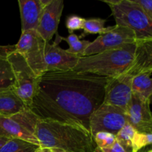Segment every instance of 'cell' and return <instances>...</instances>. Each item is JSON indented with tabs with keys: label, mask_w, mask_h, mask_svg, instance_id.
Returning <instances> with one entry per match:
<instances>
[{
	"label": "cell",
	"mask_w": 152,
	"mask_h": 152,
	"mask_svg": "<svg viewBox=\"0 0 152 152\" xmlns=\"http://www.w3.org/2000/svg\"><path fill=\"white\" fill-rule=\"evenodd\" d=\"M107 80L90 73L48 71L39 77L29 109L42 120L78 126L90 132V117L103 102Z\"/></svg>",
	"instance_id": "6da1fadb"
},
{
	"label": "cell",
	"mask_w": 152,
	"mask_h": 152,
	"mask_svg": "<svg viewBox=\"0 0 152 152\" xmlns=\"http://www.w3.org/2000/svg\"><path fill=\"white\" fill-rule=\"evenodd\" d=\"M39 147L65 152H94L96 145L91 132L78 126L39 119L35 131Z\"/></svg>",
	"instance_id": "7a4b0ae2"
},
{
	"label": "cell",
	"mask_w": 152,
	"mask_h": 152,
	"mask_svg": "<svg viewBox=\"0 0 152 152\" xmlns=\"http://www.w3.org/2000/svg\"><path fill=\"white\" fill-rule=\"evenodd\" d=\"M136 42L120 48L80 57L73 71L111 78L125 74L134 59Z\"/></svg>",
	"instance_id": "3957f363"
},
{
	"label": "cell",
	"mask_w": 152,
	"mask_h": 152,
	"mask_svg": "<svg viewBox=\"0 0 152 152\" xmlns=\"http://www.w3.org/2000/svg\"><path fill=\"white\" fill-rule=\"evenodd\" d=\"M109 6L116 25L134 31L137 40L152 39V19L134 0H103Z\"/></svg>",
	"instance_id": "277c9868"
},
{
	"label": "cell",
	"mask_w": 152,
	"mask_h": 152,
	"mask_svg": "<svg viewBox=\"0 0 152 152\" xmlns=\"http://www.w3.org/2000/svg\"><path fill=\"white\" fill-rule=\"evenodd\" d=\"M39 119L30 109L8 117L0 115V137L21 140L39 146L35 135Z\"/></svg>",
	"instance_id": "5b68a950"
},
{
	"label": "cell",
	"mask_w": 152,
	"mask_h": 152,
	"mask_svg": "<svg viewBox=\"0 0 152 152\" xmlns=\"http://www.w3.org/2000/svg\"><path fill=\"white\" fill-rule=\"evenodd\" d=\"M7 60L11 65L14 75L13 91L29 108L37 92L39 77L34 74L24 58L17 52L10 53L7 56Z\"/></svg>",
	"instance_id": "8992f818"
},
{
	"label": "cell",
	"mask_w": 152,
	"mask_h": 152,
	"mask_svg": "<svg viewBox=\"0 0 152 152\" xmlns=\"http://www.w3.org/2000/svg\"><path fill=\"white\" fill-rule=\"evenodd\" d=\"M47 42L37 31H28L21 34L16 50L21 55L37 77L47 72L45 62V48Z\"/></svg>",
	"instance_id": "52a82bcc"
},
{
	"label": "cell",
	"mask_w": 152,
	"mask_h": 152,
	"mask_svg": "<svg viewBox=\"0 0 152 152\" xmlns=\"http://www.w3.org/2000/svg\"><path fill=\"white\" fill-rule=\"evenodd\" d=\"M127 123L126 111L102 102L90 117L91 134L94 138L98 132H105L116 136Z\"/></svg>",
	"instance_id": "ba28073f"
},
{
	"label": "cell",
	"mask_w": 152,
	"mask_h": 152,
	"mask_svg": "<svg viewBox=\"0 0 152 152\" xmlns=\"http://www.w3.org/2000/svg\"><path fill=\"white\" fill-rule=\"evenodd\" d=\"M136 41V36L133 31L127 27L116 25L110 27L106 33L101 34L91 42L85 51L84 56L120 48L126 45L135 43Z\"/></svg>",
	"instance_id": "9c48e42d"
},
{
	"label": "cell",
	"mask_w": 152,
	"mask_h": 152,
	"mask_svg": "<svg viewBox=\"0 0 152 152\" xmlns=\"http://www.w3.org/2000/svg\"><path fill=\"white\" fill-rule=\"evenodd\" d=\"M133 77L123 74L108 78L105 86L103 103L117 107L126 111L132 98Z\"/></svg>",
	"instance_id": "30bf717a"
},
{
	"label": "cell",
	"mask_w": 152,
	"mask_h": 152,
	"mask_svg": "<svg viewBox=\"0 0 152 152\" xmlns=\"http://www.w3.org/2000/svg\"><path fill=\"white\" fill-rule=\"evenodd\" d=\"M149 100L132 95L126 110L127 122L140 133L152 134V112Z\"/></svg>",
	"instance_id": "8fae6325"
},
{
	"label": "cell",
	"mask_w": 152,
	"mask_h": 152,
	"mask_svg": "<svg viewBox=\"0 0 152 152\" xmlns=\"http://www.w3.org/2000/svg\"><path fill=\"white\" fill-rule=\"evenodd\" d=\"M80 57L68 53L58 45V43L46 42L45 48V62L48 71H73L79 62Z\"/></svg>",
	"instance_id": "7c38bea8"
},
{
	"label": "cell",
	"mask_w": 152,
	"mask_h": 152,
	"mask_svg": "<svg viewBox=\"0 0 152 152\" xmlns=\"http://www.w3.org/2000/svg\"><path fill=\"white\" fill-rule=\"evenodd\" d=\"M63 9L62 0H50L43 10L37 31L47 42H49L57 32Z\"/></svg>",
	"instance_id": "4fadbf2b"
},
{
	"label": "cell",
	"mask_w": 152,
	"mask_h": 152,
	"mask_svg": "<svg viewBox=\"0 0 152 152\" xmlns=\"http://www.w3.org/2000/svg\"><path fill=\"white\" fill-rule=\"evenodd\" d=\"M50 0H19L22 33L37 31L42 14Z\"/></svg>",
	"instance_id": "5bb4252c"
},
{
	"label": "cell",
	"mask_w": 152,
	"mask_h": 152,
	"mask_svg": "<svg viewBox=\"0 0 152 152\" xmlns=\"http://www.w3.org/2000/svg\"><path fill=\"white\" fill-rule=\"evenodd\" d=\"M125 74L136 76L152 74V39L137 40L134 59L132 66Z\"/></svg>",
	"instance_id": "9a60e30c"
},
{
	"label": "cell",
	"mask_w": 152,
	"mask_h": 152,
	"mask_svg": "<svg viewBox=\"0 0 152 152\" xmlns=\"http://www.w3.org/2000/svg\"><path fill=\"white\" fill-rule=\"evenodd\" d=\"M25 102L16 94L13 87L0 90V115H14L28 110Z\"/></svg>",
	"instance_id": "2e32d148"
},
{
	"label": "cell",
	"mask_w": 152,
	"mask_h": 152,
	"mask_svg": "<svg viewBox=\"0 0 152 152\" xmlns=\"http://www.w3.org/2000/svg\"><path fill=\"white\" fill-rule=\"evenodd\" d=\"M132 94L142 99L152 100V78L148 74L134 76L132 82Z\"/></svg>",
	"instance_id": "e0dca14e"
},
{
	"label": "cell",
	"mask_w": 152,
	"mask_h": 152,
	"mask_svg": "<svg viewBox=\"0 0 152 152\" xmlns=\"http://www.w3.org/2000/svg\"><path fill=\"white\" fill-rule=\"evenodd\" d=\"M59 37H60L61 40L65 41L69 45V48L66 50L67 51L71 54L79 56L80 58L84 56L85 51L91 42L88 40L80 39L78 36L75 34H69L65 38L61 37L60 36H59Z\"/></svg>",
	"instance_id": "ac0fdd59"
},
{
	"label": "cell",
	"mask_w": 152,
	"mask_h": 152,
	"mask_svg": "<svg viewBox=\"0 0 152 152\" xmlns=\"http://www.w3.org/2000/svg\"><path fill=\"white\" fill-rule=\"evenodd\" d=\"M106 20L105 19L101 18H92L85 20L84 25H83V33L79 37V38L82 39L88 34H103L106 33L109 30L110 27L105 28V24Z\"/></svg>",
	"instance_id": "d6986e66"
},
{
	"label": "cell",
	"mask_w": 152,
	"mask_h": 152,
	"mask_svg": "<svg viewBox=\"0 0 152 152\" xmlns=\"http://www.w3.org/2000/svg\"><path fill=\"white\" fill-rule=\"evenodd\" d=\"M38 147L26 141L11 139L0 148V152H35Z\"/></svg>",
	"instance_id": "ffe728a7"
},
{
	"label": "cell",
	"mask_w": 152,
	"mask_h": 152,
	"mask_svg": "<svg viewBox=\"0 0 152 152\" xmlns=\"http://www.w3.org/2000/svg\"><path fill=\"white\" fill-rule=\"evenodd\" d=\"M137 131L127 123L116 135L117 142L123 147L126 152H132V141L137 133Z\"/></svg>",
	"instance_id": "44dd1931"
},
{
	"label": "cell",
	"mask_w": 152,
	"mask_h": 152,
	"mask_svg": "<svg viewBox=\"0 0 152 152\" xmlns=\"http://www.w3.org/2000/svg\"><path fill=\"white\" fill-rule=\"evenodd\" d=\"M15 79L11 65L7 59H0V90L14 86Z\"/></svg>",
	"instance_id": "7402d4cb"
},
{
	"label": "cell",
	"mask_w": 152,
	"mask_h": 152,
	"mask_svg": "<svg viewBox=\"0 0 152 152\" xmlns=\"http://www.w3.org/2000/svg\"><path fill=\"white\" fill-rule=\"evenodd\" d=\"M94 140L96 147L103 149L112 145L116 141V136L108 132H100L94 136Z\"/></svg>",
	"instance_id": "603a6c76"
},
{
	"label": "cell",
	"mask_w": 152,
	"mask_h": 152,
	"mask_svg": "<svg viewBox=\"0 0 152 152\" xmlns=\"http://www.w3.org/2000/svg\"><path fill=\"white\" fill-rule=\"evenodd\" d=\"M149 145H152V134L137 132L132 141V152H138Z\"/></svg>",
	"instance_id": "cb8c5ba5"
},
{
	"label": "cell",
	"mask_w": 152,
	"mask_h": 152,
	"mask_svg": "<svg viewBox=\"0 0 152 152\" xmlns=\"http://www.w3.org/2000/svg\"><path fill=\"white\" fill-rule=\"evenodd\" d=\"M86 19L77 15H71L66 19V28H68L69 34H74V31L83 29V25Z\"/></svg>",
	"instance_id": "d4e9b609"
},
{
	"label": "cell",
	"mask_w": 152,
	"mask_h": 152,
	"mask_svg": "<svg viewBox=\"0 0 152 152\" xmlns=\"http://www.w3.org/2000/svg\"><path fill=\"white\" fill-rule=\"evenodd\" d=\"M15 50V45H0V59H7V56Z\"/></svg>",
	"instance_id": "484cf974"
},
{
	"label": "cell",
	"mask_w": 152,
	"mask_h": 152,
	"mask_svg": "<svg viewBox=\"0 0 152 152\" xmlns=\"http://www.w3.org/2000/svg\"><path fill=\"white\" fill-rule=\"evenodd\" d=\"M143 8L152 19V0H134Z\"/></svg>",
	"instance_id": "4316f807"
},
{
	"label": "cell",
	"mask_w": 152,
	"mask_h": 152,
	"mask_svg": "<svg viewBox=\"0 0 152 152\" xmlns=\"http://www.w3.org/2000/svg\"><path fill=\"white\" fill-rule=\"evenodd\" d=\"M101 150L103 152H126V150L123 148V147L117 142V140H116V141L112 145Z\"/></svg>",
	"instance_id": "83f0119b"
},
{
	"label": "cell",
	"mask_w": 152,
	"mask_h": 152,
	"mask_svg": "<svg viewBox=\"0 0 152 152\" xmlns=\"http://www.w3.org/2000/svg\"><path fill=\"white\" fill-rule=\"evenodd\" d=\"M35 152H65L62 150L57 149L53 148H48V147H38Z\"/></svg>",
	"instance_id": "f1b7e54d"
},
{
	"label": "cell",
	"mask_w": 152,
	"mask_h": 152,
	"mask_svg": "<svg viewBox=\"0 0 152 152\" xmlns=\"http://www.w3.org/2000/svg\"><path fill=\"white\" fill-rule=\"evenodd\" d=\"M8 140L9 139H7V138L0 137V148H1V147H2Z\"/></svg>",
	"instance_id": "f546056e"
},
{
	"label": "cell",
	"mask_w": 152,
	"mask_h": 152,
	"mask_svg": "<svg viewBox=\"0 0 152 152\" xmlns=\"http://www.w3.org/2000/svg\"><path fill=\"white\" fill-rule=\"evenodd\" d=\"M94 152H103V151H102V150H101L99 148H98V147H96V148H95L94 151Z\"/></svg>",
	"instance_id": "4dcf8cb0"
},
{
	"label": "cell",
	"mask_w": 152,
	"mask_h": 152,
	"mask_svg": "<svg viewBox=\"0 0 152 152\" xmlns=\"http://www.w3.org/2000/svg\"><path fill=\"white\" fill-rule=\"evenodd\" d=\"M147 152H152V149H151V150H150V151H147Z\"/></svg>",
	"instance_id": "1f68e13d"
}]
</instances>
